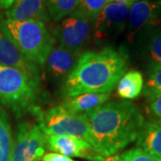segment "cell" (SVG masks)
<instances>
[{
  "instance_id": "12",
  "label": "cell",
  "mask_w": 161,
  "mask_h": 161,
  "mask_svg": "<svg viewBox=\"0 0 161 161\" xmlns=\"http://www.w3.org/2000/svg\"><path fill=\"white\" fill-rule=\"evenodd\" d=\"M6 19L24 22L37 20L42 23H51L47 11L45 0H15L12 6L5 12Z\"/></svg>"
},
{
  "instance_id": "19",
  "label": "cell",
  "mask_w": 161,
  "mask_h": 161,
  "mask_svg": "<svg viewBox=\"0 0 161 161\" xmlns=\"http://www.w3.org/2000/svg\"><path fill=\"white\" fill-rule=\"evenodd\" d=\"M45 4L49 18L58 23L77 9L78 0H45Z\"/></svg>"
},
{
  "instance_id": "23",
  "label": "cell",
  "mask_w": 161,
  "mask_h": 161,
  "mask_svg": "<svg viewBox=\"0 0 161 161\" xmlns=\"http://www.w3.org/2000/svg\"><path fill=\"white\" fill-rule=\"evenodd\" d=\"M42 161H75L69 157L61 155L58 153L55 152H50V153H47L42 157L41 158Z\"/></svg>"
},
{
  "instance_id": "21",
  "label": "cell",
  "mask_w": 161,
  "mask_h": 161,
  "mask_svg": "<svg viewBox=\"0 0 161 161\" xmlns=\"http://www.w3.org/2000/svg\"><path fill=\"white\" fill-rule=\"evenodd\" d=\"M109 2V0H78L76 10L93 22Z\"/></svg>"
},
{
  "instance_id": "16",
  "label": "cell",
  "mask_w": 161,
  "mask_h": 161,
  "mask_svg": "<svg viewBox=\"0 0 161 161\" xmlns=\"http://www.w3.org/2000/svg\"><path fill=\"white\" fill-rule=\"evenodd\" d=\"M117 95L124 99L137 98L143 90V76L136 70L126 72L117 83Z\"/></svg>"
},
{
  "instance_id": "11",
  "label": "cell",
  "mask_w": 161,
  "mask_h": 161,
  "mask_svg": "<svg viewBox=\"0 0 161 161\" xmlns=\"http://www.w3.org/2000/svg\"><path fill=\"white\" fill-rule=\"evenodd\" d=\"M48 150L66 157H77L92 161H99L103 157L95 152L90 144L81 139L69 135H50L47 137Z\"/></svg>"
},
{
  "instance_id": "18",
  "label": "cell",
  "mask_w": 161,
  "mask_h": 161,
  "mask_svg": "<svg viewBox=\"0 0 161 161\" xmlns=\"http://www.w3.org/2000/svg\"><path fill=\"white\" fill-rule=\"evenodd\" d=\"M14 139L6 110L0 106V161H11Z\"/></svg>"
},
{
  "instance_id": "6",
  "label": "cell",
  "mask_w": 161,
  "mask_h": 161,
  "mask_svg": "<svg viewBox=\"0 0 161 161\" xmlns=\"http://www.w3.org/2000/svg\"><path fill=\"white\" fill-rule=\"evenodd\" d=\"M47 136L38 124L25 122L18 125L11 161H39L45 155Z\"/></svg>"
},
{
  "instance_id": "4",
  "label": "cell",
  "mask_w": 161,
  "mask_h": 161,
  "mask_svg": "<svg viewBox=\"0 0 161 161\" xmlns=\"http://www.w3.org/2000/svg\"><path fill=\"white\" fill-rule=\"evenodd\" d=\"M40 90V82L22 71L0 65V103L21 116L31 111Z\"/></svg>"
},
{
  "instance_id": "15",
  "label": "cell",
  "mask_w": 161,
  "mask_h": 161,
  "mask_svg": "<svg viewBox=\"0 0 161 161\" xmlns=\"http://www.w3.org/2000/svg\"><path fill=\"white\" fill-rule=\"evenodd\" d=\"M108 93H86L66 98L61 104L64 109L72 114L88 115L105 104L109 98Z\"/></svg>"
},
{
  "instance_id": "7",
  "label": "cell",
  "mask_w": 161,
  "mask_h": 161,
  "mask_svg": "<svg viewBox=\"0 0 161 161\" xmlns=\"http://www.w3.org/2000/svg\"><path fill=\"white\" fill-rule=\"evenodd\" d=\"M52 33L60 46L80 51L91 38L92 21L80 12L75 10L60 21L53 28Z\"/></svg>"
},
{
  "instance_id": "3",
  "label": "cell",
  "mask_w": 161,
  "mask_h": 161,
  "mask_svg": "<svg viewBox=\"0 0 161 161\" xmlns=\"http://www.w3.org/2000/svg\"><path fill=\"white\" fill-rule=\"evenodd\" d=\"M3 23L23 55L36 65H44L56 44L45 23L37 20L15 22L6 18Z\"/></svg>"
},
{
  "instance_id": "5",
  "label": "cell",
  "mask_w": 161,
  "mask_h": 161,
  "mask_svg": "<svg viewBox=\"0 0 161 161\" xmlns=\"http://www.w3.org/2000/svg\"><path fill=\"white\" fill-rule=\"evenodd\" d=\"M47 136L69 135L85 141L92 147V138L86 115L72 114L58 105L47 111L34 106L31 111ZM93 149V148H92Z\"/></svg>"
},
{
  "instance_id": "22",
  "label": "cell",
  "mask_w": 161,
  "mask_h": 161,
  "mask_svg": "<svg viewBox=\"0 0 161 161\" xmlns=\"http://www.w3.org/2000/svg\"><path fill=\"white\" fill-rule=\"evenodd\" d=\"M120 161H161L160 157L146 152L141 148H134L118 155Z\"/></svg>"
},
{
  "instance_id": "28",
  "label": "cell",
  "mask_w": 161,
  "mask_h": 161,
  "mask_svg": "<svg viewBox=\"0 0 161 161\" xmlns=\"http://www.w3.org/2000/svg\"><path fill=\"white\" fill-rule=\"evenodd\" d=\"M157 65H158V66H160L161 67V64H157Z\"/></svg>"
},
{
  "instance_id": "14",
  "label": "cell",
  "mask_w": 161,
  "mask_h": 161,
  "mask_svg": "<svg viewBox=\"0 0 161 161\" xmlns=\"http://www.w3.org/2000/svg\"><path fill=\"white\" fill-rule=\"evenodd\" d=\"M136 144L146 152L161 158V118L143 121L139 130Z\"/></svg>"
},
{
  "instance_id": "2",
  "label": "cell",
  "mask_w": 161,
  "mask_h": 161,
  "mask_svg": "<svg viewBox=\"0 0 161 161\" xmlns=\"http://www.w3.org/2000/svg\"><path fill=\"white\" fill-rule=\"evenodd\" d=\"M127 70L124 53L110 47L84 52L65 77L62 93L66 98L86 93L110 94Z\"/></svg>"
},
{
  "instance_id": "20",
  "label": "cell",
  "mask_w": 161,
  "mask_h": 161,
  "mask_svg": "<svg viewBox=\"0 0 161 161\" xmlns=\"http://www.w3.org/2000/svg\"><path fill=\"white\" fill-rule=\"evenodd\" d=\"M143 94L149 101L161 96V67L158 65H152L149 78L143 87Z\"/></svg>"
},
{
  "instance_id": "26",
  "label": "cell",
  "mask_w": 161,
  "mask_h": 161,
  "mask_svg": "<svg viewBox=\"0 0 161 161\" xmlns=\"http://www.w3.org/2000/svg\"><path fill=\"white\" fill-rule=\"evenodd\" d=\"M99 161H120V159H119V157H118V155H113V156H109V157L103 158L101 160H99Z\"/></svg>"
},
{
  "instance_id": "10",
  "label": "cell",
  "mask_w": 161,
  "mask_h": 161,
  "mask_svg": "<svg viewBox=\"0 0 161 161\" xmlns=\"http://www.w3.org/2000/svg\"><path fill=\"white\" fill-rule=\"evenodd\" d=\"M161 22V1L133 2L129 10L127 21V39L132 42L138 34L150 25Z\"/></svg>"
},
{
  "instance_id": "25",
  "label": "cell",
  "mask_w": 161,
  "mask_h": 161,
  "mask_svg": "<svg viewBox=\"0 0 161 161\" xmlns=\"http://www.w3.org/2000/svg\"><path fill=\"white\" fill-rule=\"evenodd\" d=\"M15 0H0V9L7 10L14 3Z\"/></svg>"
},
{
  "instance_id": "24",
  "label": "cell",
  "mask_w": 161,
  "mask_h": 161,
  "mask_svg": "<svg viewBox=\"0 0 161 161\" xmlns=\"http://www.w3.org/2000/svg\"><path fill=\"white\" fill-rule=\"evenodd\" d=\"M150 108L154 115L161 118V96L151 101Z\"/></svg>"
},
{
  "instance_id": "17",
  "label": "cell",
  "mask_w": 161,
  "mask_h": 161,
  "mask_svg": "<svg viewBox=\"0 0 161 161\" xmlns=\"http://www.w3.org/2000/svg\"><path fill=\"white\" fill-rule=\"evenodd\" d=\"M146 40L147 55L152 61V65L161 64V22L146 27L138 35Z\"/></svg>"
},
{
  "instance_id": "8",
  "label": "cell",
  "mask_w": 161,
  "mask_h": 161,
  "mask_svg": "<svg viewBox=\"0 0 161 161\" xmlns=\"http://www.w3.org/2000/svg\"><path fill=\"white\" fill-rule=\"evenodd\" d=\"M132 4L109 2L93 23V37L97 41L115 39L126 29L128 14Z\"/></svg>"
},
{
  "instance_id": "1",
  "label": "cell",
  "mask_w": 161,
  "mask_h": 161,
  "mask_svg": "<svg viewBox=\"0 0 161 161\" xmlns=\"http://www.w3.org/2000/svg\"><path fill=\"white\" fill-rule=\"evenodd\" d=\"M87 115L92 138V148L106 158L134 142L144 118L130 101L106 102Z\"/></svg>"
},
{
  "instance_id": "13",
  "label": "cell",
  "mask_w": 161,
  "mask_h": 161,
  "mask_svg": "<svg viewBox=\"0 0 161 161\" xmlns=\"http://www.w3.org/2000/svg\"><path fill=\"white\" fill-rule=\"evenodd\" d=\"M80 51H75L64 47H54L47 58V72L53 78L66 77L75 67L80 57Z\"/></svg>"
},
{
  "instance_id": "9",
  "label": "cell",
  "mask_w": 161,
  "mask_h": 161,
  "mask_svg": "<svg viewBox=\"0 0 161 161\" xmlns=\"http://www.w3.org/2000/svg\"><path fill=\"white\" fill-rule=\"evenodd\" d=\"M4 17L0 15V65L14 67L22 71L32 80L40 82V69L31 62L13 40L4 25Z\"/></svg>"
},
{
  "instance_id": "27",
  "label": "cell",
  "mask_w": 161,
  "mask_h": 161,
  "mask_svg": "<svg viewBox=\"0 0 161 161\" xmlns=\"http://www.w3.org/2000/svg\"><path fill=\"white\" fill-rule=\"evenodd\" d=\"M138 1V0H137ZM144 1H161V0H144Z\"/></svg>"
}]
</instances>
